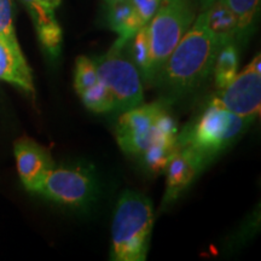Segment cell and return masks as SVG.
<instances>
[{
  "label": "cell",
  "instance_id": "1",
  "mask_svg": "<svg viewBox=\"0 0 261 261\" xmlns=\"http://www.w3.org/2000/svg\"><path fill=\"white\" fill-rule=\"evenodd\" d=\"M220 48L202 11L166 60L155 81L171 96L190 93L212 74Z\"/></svg>",
  "mask_w": 261,
  "mask_h": 261
},
{
  "label": "cell",
  "instance_id": "2",
  "mask_svg": "<svg viewBox=\"0 0 261 261\" xmlns=\"http://www.w3.org/2000/svg\"><path fill=\"white\" fill-rule=\"evenodd\" d=\"M154 221V207L145 195L133 190L123 191L113 218L110 259L146 260Z\"/></svg>",
  "mask_w": 261,
  "mask_h": 261
},
{
  "label": "cell",
  "instance_id": "3",
  "mask_svg": "<svg viewBox=\"0 0 261 261\" xmlns=\"http://www.w3.org/2000/svg\"><path fill=\"white\" fill-rule=\"evenodd\" d=\"M253 120L228 112L213 97L202 112L178 132V146L212 161L243 135Z\"/></svg>",
  "mask_w": 261,
  "mask_h": 261
},
{
  "label": "cell",
  "instance_id": "4",
  "mask_svg": "<svg viewBox=\"0 0 261 261\" xmlns=\"http://www.w3.org/2000/svg\"><path fill=\"white\" fill-rule=\"evenodd\" d=\"M194 21L195 10L190 0H161L158 11L148 23L151 83Z\"/></svg>",
  "mask_w": 261,
  "mask_h": 261
},
{
  "label": "cell",
  "instance_id": "5",
  "mask_svg": "<svg viewBox=\"0 0 261 261\" xmlns=\"http://www.w3.org/2000/svg\"><path fill=\"white\" fill-rule=\"evenodd\" d=\"M125 45L115 41L109 51L94 58L98 76L112 93L116 110L132 109L144 103L140 73L129 57L125 56Z\"/></svg>",
  "mask_w": 261,
  "mask_h": 261
},
{
  "label": "cell",
  "instance_id": "6",
  "mask_svg": "<svg viewBox=\"0 0 261 261\" xmlns=\"http://www.w3.org/2000/svg\"><path fill=\"white\" fill-rule=\"evenodd\" d=\"M171 115L160 102L142 103L125 110L115 127V138L120 149L129 156H142Z\"/></svg>",
  "mask_w": 261,
  "mask_h": 261
},
{
  "label": "cell",
  "instance_id": "7",
  "mask_svg": "<svg viewBox=\"0 0 261 261\" xmlns=\"http://www.w3.org/2000/svg\"><path fill=\"white\" fill-rule=\"evenodd\" d=\"M39 194L70 208L90 204L98 192L97 179L84 167L52 168L42 181Z\"/></svg>",
  "mask_w": 261,
  "mask_h": 261
},
{
  "label": "cell",
  "instance_id": "8",
  "mask_svg": "<svg viewBox=\"0 0 261 261\" xmlns=\"http://www.w3.org/2000/svg\"><path fill=\"white\" fill-rule=\"evenodd\" d=\"M217 100L228 112L255 121L261 112V56L256 55L226 87Z\"/></svg>",
  "mask_w": 261,
  "mask_h": 261
},
{
  "label": "cell",
  "instance_id": "9",
  "mask_svg": "<svg viewBox=\"0 0 261 261\" xmlns=\"http://www.w3.org/2000/svg\"><path fill=\"white\" fill-rule=\"evenodd\" d=\"M205 166L207 162L192 150L178 146L165 169L166 190L162 208H167L174 203Z\"/></svg>",
  "mask_w": 261,
  "mask_h": 261
},
{
  "label": "cell",
  "instance_id": "10",
  "mask_svg": "<svg viewBox=\"0 0 261 261\" xmlns=\"http://www.w3.org/2000/svg\"><path fill=\"white\" fill-rule=\"evenodd\" d=\"M14 150L22 184L28 191L38 192L46 174L54 168L50 152L29 138L18 139Z\"/></svg>",
  "mask_w": 261,
  "mask_h": 261
},
{
  "label": "cell",
  "instance_id": "11",
  "mask_svg": "<svg viewBox=\"0 0 261 261\" xmlns=\"http://www.w3.org/2000/svg\"><path fill=\"white\" fill-rule=\"evenodd\" d=\"M0 80L15 85L29 94H34L32 70L18 42L0 37Z\"/></svg>",
  "mask_w": 261,
  "mask_h": 261
},
{
  "label": "cell",
  "instance_id": "12",
  "mask_svg": "<svg viewBox=\"0 0 261 261\" xmlns=\"http://www.w3.org/2000/svg\"><path fill=\"white\" fill-rule=\"evenodd\" d=\"M108 22L110 28L119 35L117 42L126 45L135 34L143 25L139 16L137 15L135 8L130 4L129 0L116 3L109 5V14H108Z\"/></svg>",
  "mask_w": 261,
  "mask_h": 261
},
{
  "label": "cell",
  "instance_id": "13",
  "mask_svg": "<svg viewBox=\"0 0 261 261\" xmlns=\"http://www.w3.org/2000/svg\"><path fill=\"white\" fill-rule=\"evenodd\" d=\"M204 14L208 28L217 38L221 47L228 42L236 44V18L223 0H215L210 8L204 10Z\"/></svg>",
  "mask_w": 261,
  "mask_h": 261
},
{
  "label": "cell",
  "instance_id": "14",
  "mask_svg": "<svg viewBox=\"0 0 261 261\" xmlns=\"http://www.w3.org/2000/svg\"><path fill=\"white\" fill-rule=\"evenodd\" d=\"M237 22L236 44H246L255 28L260 0H223Z\"/></svg>",
  "mask_w": 261,
  "mask_h": 261
},
{
  "label": "cell",
  "instance_id": "15",
  "mask_svg": "<svg viewBox=\"0 0 261 261\" xmlns=\"http://www.w3.org/2000/svg\"><path fill=\"white\" fill-rule=\"evenodd\" d=\"M238 64H240V51L237 44L228 42L220 48L212 71L218 90L225 89L234 79L238 73Z\"/></svg>",
  "mask_w": 261,
  "mask_h": 261
},
{
  "label": "cell",
  "instance_id": "16",
  "mask_svg": "<svg viewBox=\"0 0 261 261\" xmlns=\"http://www.w3.org/2000/svg\"><path fill=\"white\" fill-rule=\"evenodd\" d=\"M129 41H132L129 54L130 61L138 68L143 77L148 83H151V54H150L148 24L143 25Z\"/></svg>",
  "mask_w": 261,
  "mask_h": 261
},
{
  "label": "cell",
  "instance_id": "17",
  "mask_svg": "<svg viewBox=\"0 0 261 261\" xmlns=\"http://www.w3.org/2000/svg\"><path fill=\"white\" fill-rule=\"evenodd\" d=\"M79 97L84 106L93 113L103 114L116 110L112 93L109 92V90L104 86L100 80L93 86L80 92Z\"/></svg>",
  "mask_w": 261,
  "mask_h": 261
},
{
  "label": "cell",
  "instance_id": "18",
  "mask_svg": "<svg viewBox=\"0 0 261 261\" xmlns=\"http://www.w3.org/2000/svg\"><path fill=\"white\" fill-rule=\"evenodd\" d=\"M99 81L96 64L92 58L79 56L75 61L74 70V89L79 94Z\"/></svg>",
  "mask_w": 261,
  "mask_h": 261
},
{
  "label": "cell",
  "instance_id": "19",
  "mask_svg": "<svg viewBox=\"0 0 261 261\" xmlns=\"http://www.w3.org/2000/svg\"><path fill=\"white\" fill-rule=\"evenodd\" d=\"M37 33L44 50L52 57H57L60 55L63 37H62V29L56 19L37 28Z\"/></svg>",
  "mask_w": 261,
  "mask_h": 261
},
{
  "label": "cell",
  "instance_id": "20",
  "mask_svg": "<svg viewBox=\"0 0 261 261\" xmlns=\"http://www.w3.org/2000/svg\"><path fill=\"white\" fill-rule=\"evenodd\" d=\"M0 37L12 42H18L14 27L11 0H0Z\"/></svg>",
  "mask_w": 261,
  "mask_h": 261
},
{
  "label": "cell",
  "instance_id": "21",
  "mask_svg": "<svg viewBox=\"0 0 261 261\" xmlns=\"http://www.w3.org/2000/svg\"><path fill=\"white\" fill-rule=\"evenodd\" d=\"M22 2H23L24 5L27 6L29 14L32 16L33 22H34L35 28L56 19V17H55V12L48 11L47 9L42 8V6L38 3V0H22Z\"/></svg>",
  "mask_w": 261,
  "mask_h": 261
},
{
  "label": "cell",
  "instance_id": "22",
  "mask_svg": "<svg viewBox=\"0 0 261 261\" xmlns=\"http://www.w3.org/2000/svg\"><path fill=\"white\" fill-rule=\"evenodd\" d=\"M137 15L144 24H148L158 11L161 0H129Z\"/></svg>",
  "mask_w": 261,
  "mask_h": 261
},
{
  "label": "cell",
  "instance_id": "23",
  "mask_svg": "<svg viewBox=\"0 0 261 261\" xmlns=\"http://www.w3.org/2000/svg\"><path fill=\"white\" fill-rule=\"evenodd\" d=\"M61 2L62 0H38V3L42 6V8L47 9L48 11L52 12H55V10L61 5Z\"/></svg>",
  "mask_w": 261,
  "mask_h": 261
},
{
  "label": "cell",
  "instance_id": "24",
  "mask_svg": "<svg viewBox=\"0 0 261 261\" xmlns=\"http://www.w3.org/2000/svg\"><path fill=\"white\" fill-rule=\"evenodd\" d=\"M196 2L198 3L202 11H204V10H207L212 4H213L215 0H196Z\"/></svg>",
  "mask_w": 261,
  "mask_h": 261
},
{
  "label": "cell",
  "instance_id": "25",
  "mask_svg": "<svg viewBox=\"0 0 261 261\" xmlns=\"http://www.w3.org/2000/svg\"><path fill=\"white\" fill-rule=\"evenodd\" d=\"M104 2L107 3V5H113V4H116V3H120V2H123V0H104Z\"/></svg>",
  "mask_w": 261,
  "mask_h": 261
}]
</instances>
